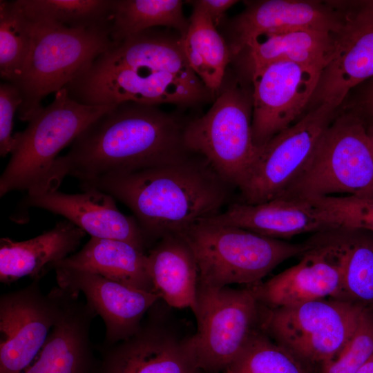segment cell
Instances as JSON below:
<instances>
[{
	"label": "cell",
	"instance_id": "cell-1",
	"mask_svg": "<svg viewBox=\"0 0 373 373\" xmlns=\"http://www.w3.org/2000/svg\"><path fill=\"white\" fill-rule=\"evenodd\" d=\"M180 38L151 28L117 41L65 88L90 106L204 102L211 92L188 64Z\"/></svg>",
	"mask_w": 373,
	"mask_h": 373
},
{
	"label": "cell",
	"instance_id": "cell-2",
	"mask_svg": "<svg viewBox=\"0 0 373 373\" xmlns=\"http://www.w3.org/2000/svg\"><path fill=\"white\" fill-rule=\"evenodd\" d=\"M186 124L157 106L134 102L114 104L78 135L66 155L57 158L44 192L57 190L66 176L84 184L192 153L184 144Z\"/></svg>",
	"mask_w": 373,
	"mask_h": 373
},
{
	"label": "cell",
	"instance_id": "cell-3",
	"mask_svg": "<svg viewBox=\"0 0 373 373\" xmlns=\"http://www.w3.org/2000/svg\"><path fill=\"white\" fill-rule=\"evenodd\" d=\"M119 200L133 212L148 242L183 231L222 211L234 189L202 156L180 159L80 184Z\"/></svg>",
	"mask_w": 373,
	"mask_h": 373
},
{
	"label": "cell",
	"instance_id": "cell-4",
	"mask_svg": "<svg viewBox=\"0 0 373 373\" xmlns=\"http://www.w3.org/2000/svg\"><path fill=\"white\" fill-rule=\"evenodd\" d=\"M180 235L194 255L199 285L212 287L256 285L278 265L301 256L311 246L310 241L291 243L242 228L203 220Z\"/></svg>",
	"mask_w": 373,
	"mask_h": 373
},
{
	"label": "cell",
	"instance_id": "cell-5",
	"mask_svg": "<svg viewBox=\"0 0 373 373\" xmlns=\"http://www.w3.org/2000/svg\"><path fill=\"white\" fill-rule=\"evenodd\" d=\"M111 106H90L73 99L64 88L52 102L14 135L11 156L0 177V196L16 191L35 195L44 191L59 153Z\"/></svg>",
	"mask_w": 373,
	"mask_h": 373
},
{
	"label": "cell",
	"instance_id": "cell-6",
	"mask_svg": "<svg viewBox=\"0 0 373 373\" xmlns=\"http://www.w3.org/2000/svg\"><path fill=\"white\" fill-rule=\"evenodd\" d=\"M31 23L30 50L21 75L14 84L22 98L17 111L22 122H28L42 108L46 96L64 88L116 42L110 24L75 29Z\"/></svg>",
	"mask_w": 373,
	"mask_h": 373
},
{
	"label": "cell",
	"instance_id": "cell-7",
	"mask_svg": "<svg viewBox=\"0 0 373 373\" xmlns=\"http://www.w3.org/2000/svg\"><path fill=\"white\" fill-rule=\"evenodd\" d=\"M373 197V147L356 111L338 113L307 166L279 198Z\"/></svg>",
	"mask_w": 373,
	"mask_h": 373
},
{
	"label": "cell",
	"instance_id": "cell-8",
	"mask_svg": "<svg viewBox=\"0 0 373 373\" xmlns=\"http://www.w3.org/2000/svg\"><path fill=\"white\" fill-rule=\"evenodd\" d=\"M251 123L252 95L237 86H228L204 115L186 122L184 144L239 191L260 150L253 141Z\"/></svg>",
	"mask_w": 373,
	"mask_h": 373
},
{
	"label": "cell",
	"instance_id": "cell-9",
	"mask_svg": "<svg viewBox=\"0 0 373 373\" xmlns=\"http://www.w3.org/2000/svg\"><path fill=\"white\" fill-rule=\"evenodd\" d=\"M365 309L334 298L273 309L262 305L260 328L307 366L321 367L345 347Z\"/></svg>",
	"mask_w": 373,
	"mask_h": 373
},
{
	"label": "cell",
	"instance_id": "cell-10",
	"mask_svg": "<svg viewBox=\"0 0 373 373\" xmlns=\"http://www.w3.org/2000/svg\"><path fill=\"white\" fill-rule=\"evenodd\" d=\"M262 305L251 289L198 285L193 345L203 373L223 372L259 327Z\"/></svg>",
	"mask_w": 373,
	"mask_h": 373
},
{
	"label": "cell",
	"instance_id": "cell-11",
	"mask_svg": "<svg viewBox=\"0 0 373 373\" xmlns=\"http://www.w3.org/2000/svg\"><path fill=\"white\" fill-rule=\"evenodd\" d=\"M339 109L322 104L260 147L238 202L258 204L280 197L311 160Z\"/></svg>",
	"mask_w": 373,
	"mask_h": 373
},
{
	"label": "cell",
	"instance_id": "cell-12",
	"mask_svg": "<svg viewBox=\"0 0 373 373\" xmlns=\"http://www.w3.org/2000/svg\"><path fill=\"white\" fill-rule=\"evenodd\" d=\"M155 303L132 336L100 345L98 373H203L198 365L193 334L169 324Z\"/></svg>",
	"mask_w": 373,
	"mask_h": 373
},
{
	"label": "cell",
	"instance_id": "cell-13",
	"mask_svg": "<svg viewBox=\"0 0 373 373\" xmlns=\"http://www.w3.org/2000/svg\"><path fill=\"white\" fill-rule=\"evenodd\" d=\"M38 281L0 297V373H23L59 316L64 289L46 294Z\"/></svg>",
	"mask_w": 373,
	"mask_h": 373
},
{
	"label": "cell",
	"instance_id": "cell-14",
	"mask_svg": "<svg viewBox=\"0 0 373 373\" xmlns=\"http://www.w3.org/2000/svg\"><path fill=\"white\" fill-rule=\"evenodd\" d=\"M322 68L288 61L252 70V137L260 148L293 124L317 87Z\"/></svg>",
	"mask_w": 373,
	"mask_h": 373
},
{
	"label": "cell",
	"instance_id": "cell-15",
	"mask_svg": "<svg viewBox=\"0 0 373 373\" xmlns=\"http://www.w3.org/2000/svg\"><path fill=\"white\" fill-rule=\"evenodd\" d=\"M321 234V238L310 241V247L296 265L265 282L248 286L262 305L273 309L327 298L342 300L343 268L338 234L330 235V231Z\"/></svg>",
	"mask_w": 373,
	"mask_h": 373
},
{
	"label": "cell",
	"instance_id": "cell-16",
	"mask_svg": "<svg viewBox=\"0 0 373 373\" xmlns=\"http://www.w3.org/2000/svg\"><path fill=\"white\" fill-rule=\"evenodd\" d=\"M343 28L310 102L339 109L350 90L373 76V0L342 1Z\"/></svg>",
	"mask_w": 373,
	"mask_h": 373
},
{
	"label": "cell",
	"instance_id": "cell-17",
	"mask_svg": "<svg viewBox=\"0 0 373 373\" xmlns=\"http://www.w3.org/2000/svg\"><path fill=\"white\" fill-rule=\"evenodd\" d=\"M58 287L82 293L87 305L104 321V346L111 345L134 334L144 314L160 297L155 292L132 287L93 272L55 267Z\"/></svg>",
	"mask_w": 373,
	"mask_h": 373
},
{
	"label": "cell",
	"instance_id": "cell-18",
	"mask_svg": "<svg viewBox=\"0 0 373 373\" xmlns=\"http://www.w3.org/2000/svg\"><path fill=\"white\" fill-rule=\"evenodd\" d=\"M79 193L57 190L26 195L21 208L34 207L59 215L90 237L123 240L144 251L149 245L133 216L122 213L115 199L95 187H84Z\"/></svg>",
	"mask_w": 373,
	"mask_h": 373
},
{
	"label": "cell",
	"instance_id": "cell-19",
	"mask_svg": "<svg viewBox=\"0 0 373 373\" xmlns=\"http://www.w3.org/2000/svg\"><path fill=\"white\" fill-rule=\"evenodd\" d=\"M65 291L61 311L39 354L23 373H98L99 360L90 341L97 316L79 301V294Z\"/></svg>",
	"mask_w": 373,
	"mask_h": 373
},
{
	"label": "cell",
	"instance_id": "cell-20",
	"mask_svg": "<svg viewBox=\"0 0 373 373\" xmlns=\"http://www.w3.org/2000/svg\"><path fill=\"white\" fill-rule=\"evenodd\" d=\"M341 1L265 0L252 2L233 25L231 54L240 52L255 35L295 28L339 32L344 22Z\"/></svg>",
	"mask_w": 373,
	"mask_h": 373
},
{
	"label": "cell",
	"instance_id": "cell-21",
	"mask_svg": "<svg viewBox=\"0 0 373 373\" xmlns=\"http://www.w3.org/2000/svg\"><path fill=\"white\" fill-rule=\"evenodd\" d=\"M202 220L233 226L276 239L334 230L322 211L303 198H277L258 204L237 201L230 203L220 213Z\"/></svg>",
	"mask_w": 373,
	"mask_h": 373
},
{
	"label": "cell",
	"instance_id": "cell-22",
	"mask_svg": "<svg viewBox=\"0 0 373 373\" xmlns=\"http://www.w3.org/2000/svg\"><path fill=\"white\" fill-rule=\"evenodd\" d=\"M86 235L64 220L31 239H0V281L9 284L28 276L39 280L56 262L73 254Z\"/></svg>",
	"mask_w": 373,
	"mask_h": 373
},
{
	"label": "cell",
	"instance_id": "cell-23",
	"mask_svg": "<svg viewBox=\"0 0 373 373\" xmlns=\"http://www.w3.org/2000/svg\"><path fill=\"white\" fill-rule=\"evenodd\" d=\"M149 270L155 292L175 308L197 307L199 272L194 255L180 234L159 239L147 252Z\"/></svg>",
	"mask_w": 373,
	"mask_h": 373
},
{
	"label": "cell",
	"instance_id": "cell-24",
	"mask_svg": "<svg viewBox=\"0 0 373 373\" xmlns=\"http://www.w3.org/2000/svg\"><path fill=\"white\" fill-rule=\"evenodd\" d=\"M339 32L312 28L262 32L253 37L242 50L250 72L277 61L323 69L334 56Z\"/></svg>",
	"mask_w": 373,
	"mask_h": 373
},
{
	"label": "cell",
	"instance_id": "cell-25",
	"mask_svg": "<svg viewBox=\"0 0 373 373\" xmlns=\"http://www.w3.org/2000/svg\"><path fill=\"white\" fill-rule=\"evenodd\" d=\"M55 267L87 271L134 288L155 292L147 253L123 240L90 237L79 251L56 262L52 269Z\"/></svg>",
	"mask_w": 373,
	"mask_h": 373
},
{
	"label": "cell",
	"instance_id": "cell-26",
	"mask_svg": "<svg viewBox=\"0 0 373 373\" xmlns=\"http://www.w3.org/2000/svg\"><path fill=\"white\" fill-rule=\"evenodd\" d=\"M193 12L185 35L180 38L183 54L192 70L211 92L220 90L231 51L209 16L192 1Z\"/></svg>",
	"mask_w": 373,
	"mask_h": 373
},
{
	"label": "cell",
	"instance_id": "cell-27",
	"mask_svg": "<svg viewBox=\"0 0 373 373\" xmlns=\"http://www.w3.org/2000/svg\"><path fill=\"white\" fill-rule=\"evenodd\" d=\"M180 0H113L111 35L119 41L149 29L164 26L183 37L189 25Z\"/></svg>",
	"mask_w": 373,
	"mask_h": 373
},
{
	"label": "cell",
	"instance_id": "cell-28",
	"mask_svg": "<svg viewBox=\"0 0 373 373\" xmlns=\"http://www.w3.org/2000/svg\"><path fill=\"white\" fill-rule=\"evenodd\" d=\"M342 300L373 309V233L341 229Z\"/></svg>",
	"mask_w": 373,
	"mask_h": 373
},
{
	"label": "cell",
	"instance_id": "cell-29",
	"mask_svg": "<svg viewBox=\"0 0 373 373\" xmlns=\"http://www.w3.org/2000/svg\"><path fill=\"white\" fill-rule=\"evenodd\" d=\"M28 19L68 28L111 23L113 0H17Z\"/></svg>",
	"mask_w": 373,
	"mask_h": 373
},
{
	"label": "cell",
	"instance_id": "cell-30",
	"mask_svg": "<svg viewBox=\"0 0 373 373\" xmlns=\"http://www.w3.org/2000/svg\"><path fill=\"white\" fill-rule=\"evenodd\" d=\"M32 39V24L17 1H0V75L16 83L28 59Z\"/></svg>",
	"mask_w": 373,
	"mask_h": 373
},
{
	"label": "cell",
	"instance_id": "cell-31",
	"mask_svg": "<svg viewBox=\"0 0 373 373\" xmlns=\"http://www.w3.org/2000/svg\"><path fill=\"white\" fill-rule=\"evenodd\" d=\"M311 369L259 327L223 373H312Z\"/></svg>",
	"mask_w": 373,
	"mask_h": 373
},
{
	"label": "cell",
	"instance_id": "cell-32",
	"mask_svg": "<svg viewBox=\"0 0 373 373\" xmlns=\"http://www.w3.org/2000/svg\"><path fill=\"white\" fill-rule=\"evenodd\" d=\"M307 200L322 211L334 229H360L373 233V197L333 195Z\"/></svg>",
	"mask_w": 373,
	"mask_h": 373
},
{
	"label": "cell",
	"instance_id": "cell-33",
	"mask_svg": "<svg viewBox=\"0 0 373 373\" xmlns=\"http://www.w3.org/2000/svg\"><path fill=\"white\" fill-rule=\"evenodd\" d=\"M373 355V309L365 308L345 347L332 360L319 367L318 373H356Z\"/></svg>",
	"mask_w": 373,
	"mask_h": 373
},
{
	"label": "cell",
	"instance_id": "cell-34",
	"mask_svg": "<svg viewBox=\"0 0 373 373\" xmlns=\"http://www.w3.org/2000/svg\"><path fill=\"white\" fill-rule=\"evenodd\" d=\"M22 103L19 88L14 84L3 82L0 85V155L11 153L15 139L13 119Z\"/></svg>",
	"mask_w": 373,
	"mask_h": 373
},
{
	"label": "cell",
	"instance_id": "cell-35",
	"mask_svg": "<svg viewBox=\"0 0 373 373\" xmlns=\"http://www.w3.org/2000/svg\"><path fill=\"white\" fill-rule=\"evenodd\" d=\"M193 2L202 8L217 27L226 11L238 2L235 0H198Z\"/></svg>",
	"mask_w": 373,
	"mask_h": 373
},
{
	"label": "cell",
	"instance_id": "cell-36",
	"mask_svg": "<svg viewBox=\"0 0 373 373\" xmlns=\"http://www.w3.org/2000/svg\"><path fill=\"white\" fill-rule=\"evenodd\" d=\"M363 104L369 113L373 115V82L366 93Z\"/></svg>",
	"mask_w": 373,
	"mask_h": 373
},
{
	"label": "cell",
	"instance_id": "cell-37",
	"mask_svg": "<svg viewBox=\"0 0 373 373\" xmlns=\"http://www.w3.org/2000/svg\"><path fill=\"white\" fill-rule=\"evenodd\" d=\"M356 373H373V355L369 360L356 372Z\"/></svg>",
	"mask_w": 373,
	"mask_h": 373
},
{
	"label": "cell",
	"instance_id": "cell-38",
	"mask_svg": "<svg viewBox=\"0 0 373 373\" xmlns=\"http://www.w3.org/2000/svg\"><path fill=\"white\" fill-rule=\"evenodd\" d=\"M367 133L373 147V123L367 126Z\"/></svg>",
	"mask_w": 373,
	"mask_h": 373
}]
</instances>
